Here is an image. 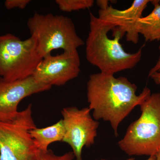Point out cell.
Here are the masks:
<instances>
[{"label": "cell", "mask_w": 160, "mask_h": 160, "mask_svg": "<svg viewBox=\"0 0 160 160\" xmlns=\"http://www.w3.org/2000/svg\"><path fill=\"white\" fill-rule=\"evenodd\" d=\"M140 106V118L129 125L118 145L130 156L155 155L160 151V93L151 94Z\"/></svg>", "instance_id": "3"}, {"label": "cell", "mask_w": 160, "mask_h": 160, "mask_svg": "<svg viewBox=\"0 0 160 160\" xmlns=\"http://www.w3.org/2000/svg\"><path fill=\"white\" fill-rule=\"evenodd\" d=\"M35 145L40 152L48 150L50 144L58 142H62L65 129L62 119L52 125L43 128L37 127L30 131Z\"/></svg>", "instance_id": "11"}, {"label": "cell", "mask_w": 160, "mask_h": 160, "mask_svg": "<svg viewBox=\"0 0 160 160\" xmlns=\"http://www.w3.org/2000/svg\"><path fill=\"white\" fill-rule=\"evenodd\" d=\"M150 1L134 0L129 8L124 10L115 9L109 5L99 9L98 18L117 28L123 36L126 35L127 41L137 44L139 35L137 31V23Z\"/></svg>", "instance_id": "10"}, {"label": "cell", "mask_w": 160, "mask_h": 160, "mask_svg": "<svg viewBox=\"0 0 160 160\" xmlns=\"http://www.w3.org/2000/svg\"><path fill=\"white\" fill-rule=\"evenodd\" d=\"M146 160H157L156 157L155 155L151 156H149V158Z\"/></svg>", "instance_id": "19"}, {"label": "cell", "mask_w": 160, "mask_h": 160, "mask_svg": "<svg viewBox=\"0 0 160 160\" xmlns=\"http://www.w3.org/2000/svg\"><path fill=\"white\" fill-rule=\"evenodd\" d=\"M27 25L42 58L55 49L74 51L85 44L72 20L65 16L35 12L28 20Z\"/></svg>", "instance_id": "4"}, {"label": "cell", "mask_w": 160, "mask_h": 160, "mask_svg": "<svg viewBox=\"0 0 160 160\" xmlns=\"http://www.w3.org/2000/svg\"><path fill=\"white\" fill-rule=\"evenodd\" d=\"M78 50L64 51L61 54L43 58L32 76L42 84L62 86L77 78L81 69Z\"/></svg>", "instance_id": "8"}, {"label": "cell", "mask_w": 160, "mask_h": 160, "mask_svg": "<svg viewBox=\"0 0 160 160\" xmlns=\"http://www.w3.org/2000/svg\"><path fill=\"white\" fill-rule=\"evenodd\" d=\"M89 18V31L86 42L88 62L97 67L100 72L107 74L134 68L141 60L144 46L134 53L127 52L120 42L123 36L117 28L91 12Z\"/></svg>", "instance_id": "2"}, {"label": "cell", "mask_w": 160, "mask_h": 160, "mask_svg": "<svg viewBox=\"0 0 160 160\" xmlns=\"http://www.w3.org/2000/svg\"><path fill=\"white\" fill-rule=\"evenodd\" d=\"M75 158L72 151L68 152L62 155L55 154L50 149L47 151L40 152L38 155V160H73Z\"/></svg>", "instance_id": "14"}, {"label": "cell", "mask_w": 160, "mask_h": 160, "mask_svg": "<svg viewBox=\"0 0 160 160\" xmlns=\"http://www.w3.org/2000/svg\"><path fill=\"white\" fill-rule=\"evenodd\" d=\"M149 77L151 78L156 84L160 85V68L157 71L152 73Z\"/></svg>", "instance_id": "16"}, {"label": "cell", "mask_w": 160, "mask_h": 160, "mask_svg": "<svg viewBox=\"0 0 160 160\" xmlns=\"http://www.w3.org/2000/svg\"><path fill=\"white\" fill-rule=\"evenodd\" d=\"M107 160L106 159H102L101 160ZM126 160H135L134 158H129L127 159H126Z\"/></svg>", "instance_id": "21"}, {"label": "cell", "mask_w": 160, "mask_h": 160, "mask_svg": "<svg viewBox=\"0 0 160 160\" xmlns=\"http://www.w3.org/2000/svg\"><path fill=\"white\" fill-rule=\"evenodd\" d=\"M160 52V46H159ZM160 68V55L159 58L157 62L156 63V65H155L154 67L152 68L149 71V77L150 76V75L153 72H155L157 71Z\"/></svg>", "instance_id": "17"}, {"label": "cell", "mask_w": 160, "mask_h": 160, "mask_svg": "<svg viewBox=\"0 0 160 160\" xmlns=\"http://www.w3.org/2000/svg\"><path fill=\"white\" fill-rule=\"evenodd\" d=\"M154 9L148 15L138 20L136 29L146 42L160 40V1H151Z\"/></svg>", "instance_id": "12"}, {"label": "cell", "mask_w": 160, "mask_h": 160, "mask_svg": "<svg viewBox=\"0 0 160 160\" xmlns=\"http://www.w3.org/2000/svg\"><path fill=\"white\" fill-rule=\"evenodd\" d=\"M55 2L60 10L66 12L89 9L95 2L93 0H56Z\"/></svg>", "instance_id": "13"}, {"label": "cell", "mask_w": 160, "mask_h": 160, "mask_svg": "<svg viewBox=\"0 0 160 160\" xmlns=\"http://www.w3.org/2000/svg\"><path fill=\"white\" fill-rule=\"evenodd\" d=\"M91 111L89 107L72 106L61 111L65 129L62 142L71 147L76 160H83V148L93 145L97 136L99 122L92 117Z\"/></svg>", "instance_id": "7"}, {"label": "cell", "mask_w": 160, "mask_h": 160, "mask_svg": "<svg viewBox=\"0 0 160 160\" xmlns=\"http://www.w3.org/2000/svg\"><path fill=\"white\" fill-rule=\"evenodd\" d=\"M137 86L124 77L102 72L89 76L87 84L89 108L93 111V117L98 121L109 122L116 137L118 136L120 123L136 106L142 105L151 94L145 87L139 95Z\"/></svg>", "instance_id": "1"}, {"label": "cell", "mask_w": 160, "mask_h": 160, "mask_svg": "<svg viewBox=\"0 0 160 160\" xmlns=\"http://www.w3.org/2000/svg\"><path fill=\"white\" fill-rule=\"evenodd\" d=\"M30 2V0H6L5 2V6L8 9L15 8L24 9Z\"/></svg>", "instance_id": "15"}, {"label": "cell", "mask_w": 160, "mask_h": 160, "mask_svg": "<svg viewBox=\"0 0 160 160\" xmlns=\"http://www.w3.org/2000/svg\"><path fill=\"white\" fill-rule=\"evenodd\" d=\"M43 58L33 37L25 40L11 33L0 36V77L7 81L32 76Z\"/></svg>", "instance_id": "5"}, {"label": "cell", "mask_w": 160, "mask_h": 160, "mask_svg": "<svg viewBox=\"0 0 160 160\" xmlns=\"http://www.w3.org/2000/svg\"><path fill=\"white\" fill-rule=\"evenodd\" d=\"M97 3L98 6H99L100 9L106 8V7L109 6L108 1H97Z\"/></svg>", "instance_id": "18"}, {"label": "cell", "mask_w": 160, "mask_h": 160, "mask_svg": "<svg viewBox=\"0 0 160 160\" xmlns=\"http://www.w3.org/2000/svg\"><path fill=\"white\" fill-rule=\"evenodd\" d=\"M36 127L31 104L11 121H0V160H38L39 151L30 132Z\"/></svg>", "instance_id": "6"}, {"label": "cell", "mask_w": 160, "mask_h": 160, "mask_svg": "<svg viewBox=\"0 0 160 160\" xmlns=\"http://www.w3.org/2000/svg\"><path fill=\"white\" fill-rule=\"evenodd\" d=\"M51 86L42 84L32 76L15 81L0 77V121L8 122L18 114V106L25 98L48 91Z\"/></svg>", "instance_id": "9"}, {"label": "cell", "mask_w": 160, "mask_h": 160, "mask_svg": "<svg viewBox=\"0 0 160 160\" xmlns=\"http://www.w3.org/2000/svg\"><path fill=\"white\" fill-rule=\"evenodd\" d=\"M157 160H160V151L157 152L155 155Z\"/></svg>", "instance_id": "20"}]
</instances>
